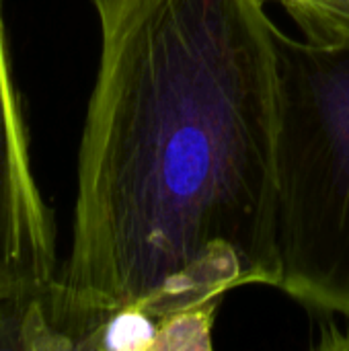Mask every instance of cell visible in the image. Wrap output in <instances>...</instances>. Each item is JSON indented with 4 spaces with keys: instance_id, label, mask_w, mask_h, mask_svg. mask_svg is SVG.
I'll return each mask as SVG.
<instances>
[{
    "instance_id": "6da1fadb",
    "label": "cell",
    "mask_w": 349,
    "mask_h": 351,
    "mask_svg": "<svg viewBox=\"0 0 349 351\" xmlns=\"http://www.w3.org/2000/svg\"><path fill=\"white\" fill-rule=\"evenodd\" d=\"M101 56L72 247L49 294L74 350L280 284V64L265 0H93ZM158 335V333H156Z\"/></svg>"
},
{
    "instance_id": "7a4b0ae2",
    "label": "cell",
    "mask_w": 349,
    "mask_h": 351,
    "mask_svg": "<svg viewBox=\"0 0 349 351\" xmlns=\"http://www.w3.org/2000/svg\"><path fill=\"white\" fill-rule=\"evenodd\" d=\"M278 288L349 325V43L276 27Z\"/></svg>"
},
{
    "instance_id": "277c9868",
    "label": "cell",
    "mask_w": 349,
    "mask_h": 351,
    "mask_svg": "<svg viewBox=\"0 0 349 351\" xmlns=\"http://www.w3.org/2000/svg\"><path fill=\"white\" fill-rule=\"evenodd\" d=\"M302 35L319 43H349V0H278Z\"/></svg>"
},
{
    "instance_id": "3957f363",
    "label": "cell",
    "mask_w": 349,
    "mask_h": 351,
    "mask_svg": "<svg viewBox=\"0 0 349 351\" xmlns=\"http://www.w3.org/2000/svg\"><path fill=\"white\" fill-rule=\"evenodd\" d=\"M58 278L56 228L31 167L0 0V300Z\"/></svg>"
}]
</instances>
